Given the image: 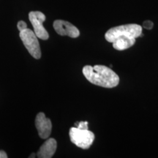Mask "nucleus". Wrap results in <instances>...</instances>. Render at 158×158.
Masks as SVG:
<instances>
[{
	"instance_id": "obj_1",
	"label": "nucleus",
	"mask_w": 158,
	"mask_h": 158,
	"mask_svg": "<svg viewBox=\"0 0 158 158\" xmlns=\"http://www.w3.org/2000/svg\"><path fill=\"white\" fill-rule=\"evenodd\" d=\"M83 74L92 84L104 88L116 87L119 83L118 75L104 65H86L83 68Z\"/></svg>"
},
{
	"instance_id": "obj_2",
	"label": "nucleus",
	"mask_w": 158,
	"mask_h": 158,
	"mask_svg": "<svg viewBox=\"0 0 158 158\" xmlns=\"http://www.w3.org/2000/svg\"><path fill=\"white\" fill-rule=\"evenodd\" d=\"M142 27L136 23L120 25L107 31L105 38L109 43H113L117 39H136L143 36Z\"/></svg>"
},
{
	"instance_id": "obj_3",
	"label": "nucleus",
	"mask_w": 158,
	"mask_h": 158,
	"mask_svg": "<svg viewBox=\"0 0 158 158\" xmlns=\"http://www.w3.org/2000/svg\"><path fill=\"white\" fill-rule=\"evenodd\" d=\"M70 141L77 147L83 149L89 148L94 141V134L92 131L76 127H71L69 132Z\"/></svg>"
},
{
	"instance_id": "obj_4",
	"label": "nucleus",
	"mask_w": 158,
	"mask_h": 158,
	"mask_svg": "<svg viewBox=\"0 0 158 158\" xmlns=\"http://www.w3.org/2000/svg\"><path fill=\"white\" fill-rule=\"evenodd\" d=\"M19 36L29 54L35 59H40V43L37 40L38 37L35 35V31L27 28L24 30L20 31Z\"/></svg>"
},
{
	"instance_id": "obj_5",
	"label": "nucleus",
	"mask_w": 158,
	"mask_h": 158,
	"mask_svg": "<svg viewBox=\"0 0 158 158\" xmlns=\"http://www.w3.org/2000/svg\"><path fill=\"white\" fill-rule=\"evenodd\" d=\"M29 19L37 37L41 40H48L49 35L43 25L45 21V15L40 11H31L29 13Z\"/></svg>"
},
{
	"instance_id": "obj_6",
	"label": "nucleus",
	"mask_w": 158,
	"mask_h": 158,
	"mask_svg": "<svg viewBox=\"0 0 158 158\" xmlns=\"http://www.w3.org/2000/svg\"><path fill=\"white\" fill-rule=\"evenodd\" d=\"M54 28L57 34L61 36H68L76 38L80 35V31L76 27L68 21L56 20L54 22Z\"/></svg>"
},
{
	"instance_id": "obj_7",
	"label": "nucleus",
	"mask_w": 158,
	"mask_h": 158,
	"mask_svg": "<svg viewBox=\"0 0 158 158\" xmlns=\"http://www.w3.org/2000/svg\"><path fill=\"white\" fill-rule=\"evenodd\" d=\"M35 126L40 137L46 139L50 136L52 130V124L51 120L47 118L43 113H39L35 118Z\"/></svg>"
},
{
	"instance_id": "obj_8",
	"label": "nucleus",
	"mask_w": 158,
	"mask_h": 158,
	"mask_svg": "<svg viewBox=\"0 0 158 158\" xmlns=\"http://www.w3.org/2000/svg\"><path fill=\"white\" fill-rule=\"evenodd\" d=\"M57 142L54 138H48L41 146L38 152L37 157L40 158H51L54 155L56 150Z\"/></svg>"
},
{
	"instance_id": "obj_9",
	"label": "nucleus",
	"mask_w": 158,
	"mask_h": 158,
	"mask_svg": "<svg viewBox=\"0 0 158 158\" xmlns=\"http://www.w3.org/2000/svg\"><path fill=\"white\" fill-rule=\"evenodd\" d=\"M135 39H117L113 43V47L116 50L124 51L135 44Z\"/></svg>"
},
{
	"instance_id": "obj_10",
	"label": "nucleus",
	"mask_w": 158,
	"mask_h": 158,
	"mask_svg": "<svg viewBox=\"0 0 158 158\" xmlns=\"http://www.w3.org/2000/svg\"><path fill=\"white\" fill-rule=\"evenodd\" d=\"M88 124H89V122L86 121L79 122H76V123H75V125H76V127L80 128V129H83V130H87Z\"/></svg>"
},
{
	"instance_id": "obj_11",
	"label": "nucleus",
	"mask_w": 158,
	"mask_h": 158,
	"mask_svg": "<svg viewBox=\"0 0 158 158\" xmlns=\"http://www.w3.org/2000/svg\"><path fill=\"white\" fill-rule=\"evenodd\" d=\"M17 27H18V29H19V30L21 31L22 30H24V29L27 28V24L23 21H19V23H18Z\"/></svg>"
},
{
	"instance_id": "obj_12",
	"label": "nucleus",
	"mask_w": 158,
	"mask_h": 158,
	"mask_svg": "<svg viewBox=\"0 0 158 158\" xmlns=\"http://www.w3.org/2000/svg\"><path fill=\"white\" fill-rule=\"evenodd\" d=\"M153 26H154V23L152 21H145L143 23V27L145 29H149H149H152L153 28Z\"/></svg>"
},
{
	"instance_id": "obj_13",
	"label": "nucleus",
	"mask_w": 158,
	"mask_h": 158,
	"mask_svg": "<svg viewBox=\"0 0 158 158\" xmlns=\"http://www.w3.org/2000/svg\"><path fill=\"white\" fill-rule=\"evenodd\" d=\"M7 155L5 151L0 150V158H7Z\"/></svg>"
},
{
	"instance_id": "obj_14",
	"label": "nucleus",
	"mask_w": 158,
	"mask_h": 158,
	"mask_svg": "<svg viewBox=\"0 0 158 158\" xmlns=\"http://www.w3.org/2000/svg\"><path fill=\"white\" fill-rule=\"evenodd\" d=\"M35 157V154H31V156H30V157Z\"/></svg>"
}]
</instances>
